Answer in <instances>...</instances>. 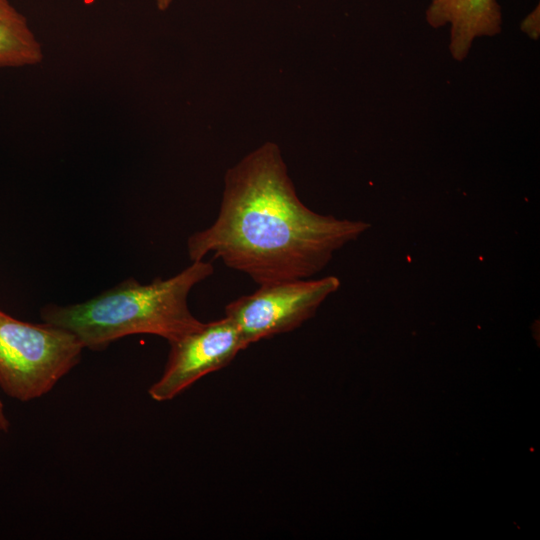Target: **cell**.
I'll list each match as a JSON object with an SVG mask.
<instances>
[{"instance_id": "cell-2", "label": "cell", "mask_w": 540, "mask_h": 540, "mask_svg": "<svg viewBox=\"0 0 540 540\" xmlns=\"http://www.w3.org/2000/svg\"><path fill=\"white\" fill-rule=\"evenodd\" d=\"M213 272L212 263L191 261L170 278L158 277L148 284L129 278L81 303L48 304L40 315L43 322L70 332L92 351L135 334H152L172 343L203 325L191 313L188 296Z\"/></svg>"}, {"instance_id": "cell-6", "label": "cell", "mask_w": 540, "mask_h": 540, "mask_svg": "<svg viewBox=\"0 0 540 540\" xmlns=\"http://www.w3.org/2000/svg\"><path fill=\"white\" fill-rule=\"evenodd\" d=\"M425 17L433 28L450 26L449 49L457 61L465 59L477 37L495 36L502 27L497 0H431Z\"/></svg>"}, {"instance_id": "cell-8", "label": "cell", "mask_w": 540, "mask_h": 540, "mask_svg": "<svg viewBox=\"0 0 540 540\" xmlns=\"http://www.w3.org/2000/svg\"><path fill=\"white\" fill-rule=\"evenodd\" d=\"M521 29L529 36L537 38L539 35V5L530 12L521 24Z\"/></svg>"}, {"instance_id": "cell-10", "label": "cell", "mask_w": 540, "mask_h": 540, "mask_svg": "<svg viewBox=\"0 0 540 540\" xmlns=\"http://www.w3.org/2000/svg\"><path fill=\"white\" fill-rule=\"evenodd\" d=\"M155 2H156L157 8L160 11H166L169 8L172 0H155Z\"/></svg>"}, {"instance_id": "cell-9", "label": "cell", "mask_w": 540, "mask_h": 540, "mask_svg": "<svg viewBox=\"0 0 540 540\" xmlns=\"http://www.w3.org/2000/svg\"><path fill=\"white\" fill-rule=\"evenodd\" d=\"M10 423L5 415L4 406L0 401V432H7L9 429Z\"/></svg>"}, {"instance_id": "cell-3", "label": "cell", "mask_w": 540, "mask_h": 540, "mask_svg": "<svg viewBox=\"0 0 540 540\" xmlns=\"http://www.w3.org/2000/svg\"><path fill=\"white\" fill-rule=\"evenodd\" d=\"M83 349L62 328L24 322L0 310V386L16 400L47 394L79 363Z\"/></svg>"}, {"instance_id": "cell-4", "label": "cell", "mask_w": 540, "mask_h": 540, "mask_svg": "<svg viewBox=\"0 0 540 540\" xmlns=\"http://www.w3.org/2000/svg\"><path fill=\"white\" fill-rule=\"evenodd\" d=\"M339 285L334 276L262 284L253 293L228 303L225 317L234 323L248 347L301 326Z\"/></svg>"}, {"instance_id": "cell-1", "label": "cell", "mask_w": 540, "mask_h": 540, "mask_svg": "<svg viewBox=\"0 0 540 540\" xmlns=\"http://www.w3.org/2000/svg\"><path fill=\"white\" fill-rule=\"evenodd\" d=\"M224 182L218 215L188 238V255L197 261L212 254L258 285L311 278L368 226L305 206L272 142L230 168Z\"/></svg>"}, {"instance_id": "cell-5", "label": "cell", "mask_w": 540, "mask_h": 540, "mask_svg": "<svg viewBox=\"0 0 540 540\" xmlns=\"http://www.w3.org/2000/svg\"><path fill=\"white\" fill-rule=\"evenodd\" d=\"M169 344L164 371L148 390L149 396L158 402L177 397L203 376L226 367L247 348L234 323L225 316L203 323Z\"/></svg>"}, {"instance_id": "cell-7", "label": "cell", "mask_w": 540, "mask_h": 540, "mask_svg": "<svg viewBox=\"0 0 540 540\" xmlns=\"http://www.w3.org/2000/svg\"><path fill=\"white\" fill-rule=\"evenodd\" d=\"M42 59L41 44L26 18L8 0H0V68L35 65Z\"/></svg>"}]
</instances>
